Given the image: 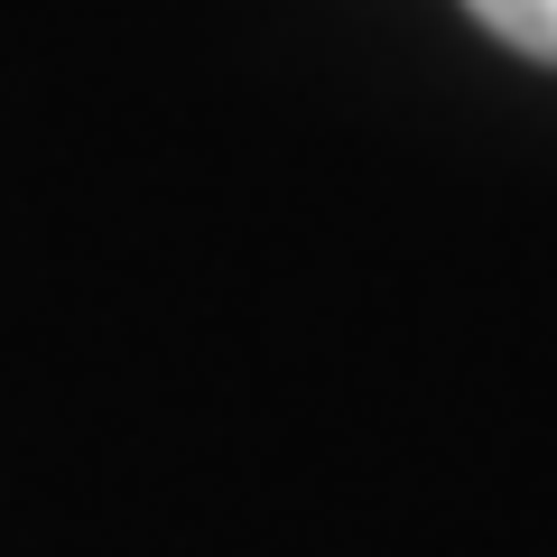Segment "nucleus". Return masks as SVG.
I'll return each instance as SVG.
<instances>
[{
  "mask_svg": "<svg viewBox=\"0 0 557 557\" xmlns=\"http://www.w3.org/2000/svg\"><path fill=\"white\" fill-rule=\"evenodd\" d=\"M465 10H474L502 47H520V57L557 65V0H465Z\"/></svg>",
  "mask_w": 557,
  "mask_h": 557,
  "instance_id": "f257e3e1",
  "label": "nucleus"
}]
</instances>
